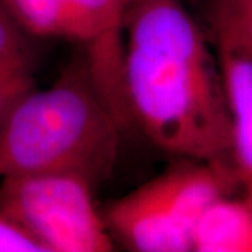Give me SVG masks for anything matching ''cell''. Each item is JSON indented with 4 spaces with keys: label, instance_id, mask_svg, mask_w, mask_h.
Returning a JSON list of instances; mask_svg holds the SVG:
<instances>
[{
    "label": "cell",
    "instance_id": "cell-1",
    "mask_svg": "<svg viewBox=\"0 0 252 252\" xmlns=\"http://www.w3.org/2000/svg\"><path fill=\"white\" fill-rule=\"evenodd\" d=\"M124 91L132 126L157 149L233 167L219 58L181 0H127Z\"/></svg>",
    "mask_w": 252,
    "mask_h": 252
},
{
    "label": "cell",
    "instance_id": "cell-2",
    "mask_svg": "<svg viewBox=\"0 0 252 252\" xmlns=\"http://www.w3.org/2000/svg\"><path fill=\"white\" fill-rule=\"evenodd\" d=\"M122 132L83 55L51 87L27 94L0 126V178L76 172L98 185L115 170Z\"/></svg>",
    "mask_w": 252,
    "mask_h": 252
},
{
    "label": "cell",
    "instance_id": "cell-3",
    "mask_svg": "<svg viewBox=\"0 0 252 252\" xmlns=\"http://www.w3.org/2000/svg\"><path fill=\"white\" fill-rule=\"evenodd\" d=\"M153 180L109 203L102 216L115 245L135 252H189L195 225L207 207L234 190L215 162L175 157Z\"/></svg>",
    "mask_w": 252,
    "mask_h": 252
},
{
    "label": "cell",
    "instance_id": "cell-4",
    "mask_svg": "<svg viewBox=\"0 0 252 252\" xmlns=\"http://www.w3.org/2000/svg\"><path fill=\"white\" fill-rule=\"evenodd\" d=\"M95 184L76 172L0 178V212L16 220L46 252H109L115 243L94 202Z\"/></svg>",
    "mask_w": 252,
    "mask_h": 252
},
{
    "label": "cell",
    "instance_id": "cell-5",
    "mask_svg": "<svg viewBox=\"0 0 252 252\" xmlns=\"http://www.w3.org/2000/svg\"><path fill=\"white\" fill-rule=\"evenodd\" d=\"M32 38H63L97 58L115 35L124 0H1Z\"/></svg>",
    "mask_w": 252,
    "mask_h": 252
},
{
    "label": "cell",
    "instance_id": "cell-6",
    "mask_svg": "<svg viewBox=\"0 0 252 252\" xmlns=\"http://www.w3.org/2000/svg\"><path fill=\"white\" fill-rule=\"evenodd\" d=\"M230 114L231 161L240 192L252 205V56L216 51Z\"/></svg>",
    "mask_w": 252,
    "mask_h": 252
},
{
    "label": "cell",
    "instance_id": "cell-7",
    "mask_svg": "<svg viewBox=\"0 0 252 252\" xmlns=\"http://www.w3.org/2000/svg\"><path fill=\"white\" fill-rule=\"evenodd\" d=\"M195 252H252V205L243 193L215 200L192 234Z\"/></svg>",
    "mask_w": 252,
    "mask_h": 252
},
{
    "label": "cell",
    "instance_id": "cell-8",
    "mask_svg": "<svg viewBox=\"0 0 252 252\" xmlns=\"http://www.w3.org/2000/svg\"><path fill=\"white\" fill-rule=\"evenodd\" d=\"M215 51L252 56V0H193Z\"/></svg>",
    "mask_w": 252,
    "mask_h": 252
},
{
    "label": "cell",
    "instance_id": "cell-9",
    "mask_svg": "<svg viewBox=\"0 0 252 252\" xmlns=\"http://www.w3.org/2000/svg\"><path fill=\"white\" fill-rule=\"evenodd\" d=\"M34 39L21 28L0 0V70L35 72Z\"/></svg>",
    "mask_w": 252,
    "mask_h": 252
},
{
    "label": "cell",
    "instance_id": "cell-10",
    "mask_svg": "<svg viewBox=\"0 0 252 252\" xmlns=\"http://www.w3.org/2000/svg\"><path fill=\"white\" fill-rule=\"evenodd\" d=\"M35 89L34 72L0 70V126L18 102Z\"/></svg>",
    "mask_w": 252,
    "mask_h": 252
},
{
    "label": "cell",
    "instance_id": "cell-11",
    "mask_svg": "<svg viewBox=\"0 0 252 252\" xmlns=\"http://www.w3.org/2000/svg\"><path fill=\"white\" fill-rule=\"evenodd\" d=\"M0 252H46V250L23 225L0 212Z\"/></svg>",
    "mask_w": 252,
    "mask_h": 252
}]
</instances>
